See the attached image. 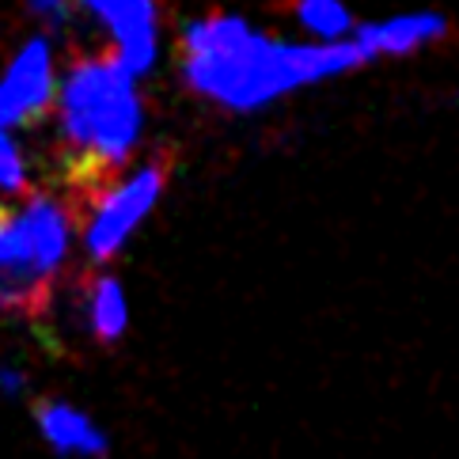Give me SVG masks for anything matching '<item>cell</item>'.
<instances>
[{"label": "cell", "mask_w": 459, "mask_h": 459, "mask_svg": "<svg viewBox=\"0 0 459 459\" xmlns=\"http://www.w3.org/2000/svg\"><path fill=\"white\" fill-rule=\"evenodd\" d=\"M365 69L357 46L273 39L236 12H209L178 35V73L198 100L228 114H258L292 91Z\"/></svg>", "instance_id": "cell-1"}, {"label": "cell", "mask_w": 459, "mask_h": 459, "mask_svg": "<svg viewBox=\"0 0 459 459\" xmlns=\"http://www.w3.org/2000/svg\"><path fill=\"white\" fill-rule=\"evenodd\" d=\"M54 103L57 141L80 183L122 168L144 137L141 80L129 76L110 54L73 61Z\"/></svg>", "instance_id": "cell-2"}, {"label": "cell", "mask_w": 459, "mask_h": 459, "mask_svg": "<svg viewBox=\"0 0 459 459\" xmlns=\"http://www.w3.org/2000/svg\"><path fill=\"white\" fill-rule=\"evenodd\" d=\"M69 212L46 194L20 209L0 205V311L30 316L46 304L54 273L69 258Z\"/></svg>", "instance_id": "cell-3"}, {"label": "cell", "mask_w": 459, "mask_h": 459, "mask_svg": "<svg viewBox=\"0 0 459 459\" xmlns=\"http://www.w3.org/2000/svg\"><path fill=\"white\" fill-rule=\"evenodd\" d=\"M163 190H168V160L156 156L141 163L129 175H122L110 190L100 194V202L91 205V217L84 224V251L91 262H110L129 239L137 236V228L152 217L160 205Z\"/></svg>", "instance_id": "cell-4"}, {"label": "cell", "mask_w": 459, "mask_h": 459, "mask_svg": "<svg viewBox=\"0 0 459 459\" xmlns=\"http://www.w3.org/2000/svg\"><path fill=\"white\" fill-rule=\"evenodd\" d=\"M54 95H57L54 42L46 35H35L20 46L8 73L0 76V129L39 122L54 107Z\"/></svg>", "instance_id": "cell-5"}, {"label": "cell", "mask_w": 459, "mask_h": 459, "mask_svg": "<svg viewBox=\"0 0 459 459\" xmlns=\"http://www.w3.org/2000/svg\"><path fill=\"white\" fill-rule=\"evenodd\" d=\"M84 12L107 27L114 42V61L134 76L144 80L160 61V8L156 0H76Z\"/></svg>", "instance_id": "cell-6"}, {"label": "cell", "mask_w": 459, "mask_h": 459, "mask_svg": "<svg viewBox=\"0 0 459 459\" xmlns=\"http://www.w3.org/2000/svg\"><path fill=\"white\" fill-rule=\"evenodd\" d=\"M448 15L437 8H421V12H395L384 20H368L357 23L350 42L357 46V54L365 65L384 61V57H410L421 54L425 46H437L440 39H448Z\"/></svg>", "instance_id": "cell-7"}, {"label": "cell", "mask_w": 459, "mask_h": 459, "mask_svg": "<svg viewBox=\"0 0 459 459\" xmlns=\"http://www.w3.org/2000/svg\"><path fill=\"white\" fill-rule=\"evenodd\" d=\"M35 421L42 440L65 459H107L110 455V437L103 425L88 418L80 406L65 399H42L35 403Z\"/></svg>", "instance_id": "cell-8"}, {"label": "cell", "mask_w": 459, "mask_h": 459, "mask_svg": "<svg viewBox=\"0 0 459 459\" xmlns=\"http://www.w3.org/2000/svg\"><path fill=\"white\" fill-rule=\"evenodd\" d=\"M80 307H84V326H88V334L95 342L110 346V342L126 338V331H129V297H126V285L114 273H95L88 281V289H84Z\"/></svg>", "instance_id": "cell-9"}, {"label": "cell", "mask_w": 459, "mask_h": 459, "mask_svg": "<svg viewBox=\"0 0 459 459\" xmlns=\"http://www.w3.org/2000/svg\"><path fill=\"white\" fill-rule=\"evenodd\" d=\"M292 20L300 30H307L311 42H346L357 27L346 0H297Z\"/></svg>", "instance_id": "cell-10"}, {"label": "cell", "mask_w": 459, "mask_h": 459, "mask_svg": "<svg viewBox=\"0 0 459 459\" xmlns=\"http://www.w3.org/2000/svg\"><path fill=\"white\" fill-rule=\"evenodd\" d=\"M27 186V160L20 152V144H15L12 129H0V190H23Z\"/></svg>", "instance_id": "cell-11"}, {"label": "cell", "mask_w": 459, "mask_h": 459, "mask_svg": "<svg viewBox=\"0 0 459 459\" xmlns=\"http://www.w3.org/2000/svg\"><path fill=\"white\" fill-rule=\"evenodd\" d=\"M23 391H27V372L12 368V365H0V395L15 399V395H23Z\"/></svg>", "instance_id": "cell-12"}, {"label": "cell", "mask_w": 459, "mask_h": 459, "mask_svg": "<svg viewBox=\"0 0 459 459\" xmlns=\"http://www.w3.org/2000/svg\"><path fill=\"white\" fill-rule=\"evenodd\" d=\"M27 8L35 15H42V20L61 23L65 15H69V0H27Z\"/></svg>", "instance_id": "cell-13"}]
</instances>
